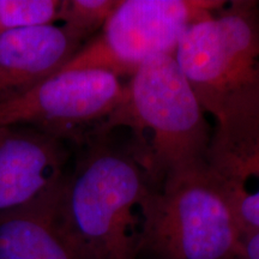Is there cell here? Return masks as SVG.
I'll list each match as a JSON object with an SVG mask.
<instances>
[{"label":"cell","instance_id":"6","mask_svg":"<svg viewBox=\"0 0 259 259\" xmlns=\"http://www.w3.org/2000/svg\"><path fill=\"white\" fill-rule=\"evenodd\" d=\"M126 82L103 70H61L0 102V125L29 126L63 139L90 138L121 105Z\"/></svg>","mask_w":259,"mask_h":259},{"label":"cell","instance_id":"13","mask_svg":"<svg viewBox=\"0 0 259 259\" xmlns=\"http://www.w3.org/2000/svg\"><path fill=\"white\" fill-rule=\"evenodd\" d=\"M240 259H259V232L244 235Z\"/></svg>","mask_w":259,"mask_h":259},{"label":"cell","instance_id":"8","mask_svg":"<svg viewBox=\"0 0 259 259\" xmlns=\"http://www.w3.org/2000/svg\"><path fill=\"white\" fill-rule=\"evenodd\" d=\"M204 162L242 234L259 232V115L215 124Z\"/></svg>","mask_w":259,"mask_h":259},{"label":"cell","instance_id":"10","mask_svg":"<svg viewBox=\"0 0 259 259\" xmlns=\"http://www.w3.org/2000/svg\"><path fill=\"white\" fill-rule=\"evenodd\" d=\"M61 183L34 202L0 213V259H87L61 213Z\"/></svg>","mask_w":259,"mask_h":259},{"label":"cell","instance_id":"11","mask_svg":"<svg viewBox=\"0 0 259 259\" xmlns=\"http://www.w3.org/2000/svg\"><path fill=\"white\" fill-rule=\"evenodd\" d=\"M118 3V0H61L58 24L84 42L101 30Z\"/></svg>","mask_w":259,"mask_h":259},{"label":"cell","instance_id":"3","mask_svg":"<svg viewBox=\"0 0 259 259\" xmlns=\"http://www.w3.org/2000/svg\"><path fill=\"white\" fill-rule=\"evenodd\" d=\"M215 124L259 115V5L227 2L191 25L174 53Z\"/></svg>","mask_w":259,"mask_h":259},{"label":"cell","instance_id":"5","mask_svg":"<svg viewBox=\"0 0 259 259\" xmlns=\"http://www.w3.org/2000/svg\"><path fill=\"white\" fill-rule=\"evenodd\" d=\"M220 0H120L101 30L63 70H103L120 78L160 56H174L191 25L209 17Z\"/></svg>","mask_w":259,"mask_h":259},{"label":"cell","instance_id":"12","mask_svg":"<svg viewBox=\"0 0 259 259\" xmlns=\"http://www.w3.org/2000/svg\"><path fill=\"white\" fill-rule=\"evenodd\" d=\"M61 0H0V34L58 24Z\"/></svg>","mask_w":259,"mask_h":259},{"label":"cell","instance_id":"2","mask_svg":"<svg viewBox=\"0 0 259 259\" xmlns=\"http://www.w3.org/2000/svg\"><path fill=\"white\" fill-rule=\"evenodd\" d=\"M149 183L128 147L108 135L88 151L60 186L67 229L87 259H137L141 206Z\"/></svg>","mask_w":259,"mask_h":259},{"label":"cell","instance_id":"7","mask_svg":"<svg viewBox=\"0 0 259 259\" xmlns=\"http://www.w3.org/2000/svg\"><path fill=\"white\" fill-rule=\"evenodd\" d=\"M64 142L29 126L0 125V213L59 185L69 160Z\"/></svg>","mask_w":259,"mask_h":259},{"label":"cell","instance_id":"4","mask_svg":"<svg viewBox=\"0 0 259 259\" xmlns=\"http://www.w3.org/2000/svg\"><path fill=\"white\" fill-rule=\"evenodd\" d=\"M242 239L234 210L204 161L149 186L137 259H240Z\"/></svg>","mask_w":259,"mask_h":259},{"label":"cell","instance_id":"9","mask_svg":"<svg viewBox=\"0 0 259 259\" xmlns=\"http://www.w3.org/2000/svg\"><path fill=\"white\" fill-rule=\"evenodd\" d=\"M60 24L0 34V102L34 88L59 72L83 47Z\"/></svg>","mask_w":259,"mask_h":259},{"label":"cell","instance_id":"1","mask_svg":"<svg viewBox=\"0 0 259 259\" xmlns=\"http://www.w3.org/2000/svg\"><path fill=\"white\" fill-rule=\"evenodd\" d=\"M128 130V147L155 187L174 171L204 161L212 128L171 54L142 65L126 82L121 105L95 137Z\"/></svg>","mask_w":259,"mask_h":259}]
</instances>
